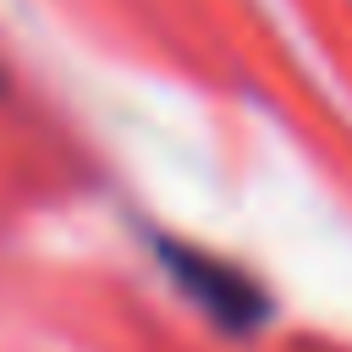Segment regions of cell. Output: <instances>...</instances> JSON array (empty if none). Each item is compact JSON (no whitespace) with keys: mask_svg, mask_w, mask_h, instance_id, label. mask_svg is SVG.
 Here are the masks:
<instances>
[{"mask_svg":"<svg viewBox=\"0 0 352 352\" xmlns=\"http://www.w3.org/2000/svg\"><path fill=\"white\" fill-rule=\"evenodd\" d=\"M160 258H165L170 280H176L226 336H253V330L270 319V292H264L248 270H236V264H226V258H214V253H204V248L170 242V236H160Z\"/></svg>","mask_w":352,"mask_h":352,"instance_id":"obj_1","label":"cell"}]
</instances>
